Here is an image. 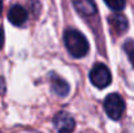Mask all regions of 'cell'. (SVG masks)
<instances>
[{
  "instance_id": "cell-1",
  "label": "cell",
  "mask_w": 134,
  "mask_h": 133,
  "mask_svg": "<svg viewBox=\"0 0 134 133\" xmlns=\"http://www.w3.org/2000/svg\"><path fill=\"white\" fill-rule=\"evenodd\" d=\"M64 42H65V47L68 52L73 57L80 59V57H83L89 52V42L86 37L76 29H68L65 31Z\"/></svg>"
},
{
  "instance_id": "cell-2",
  "label": "cell",
  "mask_w": 134,
  "mask_h": 133,
  "mask_svg": "<svg viewBox=\"0 0 134 133\" xmlns=\"http://www.w3.org/2000/svg\"><path fill=\"white\" fill-rule=\"evenodd\" d=\"M103 107L105 114L108 115V118H111L112 120H119L125 111V102L121 98V95L113 93L105 97L104 102H103Z\"/></svg>"
},
{
  "instance_id": "cell-3",
  "label": "cell",
  "mask_w": 134,
  "mask_h": 133,
  "mask_svg": "<svg viewBox=\"0 0 134 133\" xmlns=\"http://www.w3.org/2000/svg\"><path fill=\"white\" fill-rule=\"evenodd\" d=\"M90 81L98 89H104L109 86L111 81H112V75H111L108 67H105L102 63L94 65L90 71Z\"/></svg>"
},
{
  "instance_id": "cell-4",
  "label": "cell",
  "mask_w": 134,
  "mask_h": 133,
  "mask_svg": "<svg viewBox=\"0 0 134 133\" xmlns=\"http://www.w3.org/2000/svg\"><path fill=\"white\" fill-rule=\"evenodd\" d=\"M53 124L57 132H72L76 127L74 119L68 112H63V111L55 116Z\"/></svg>"
},
{
  "instance_id": "cell-5",
  "label": "cell",
  "mask_w": 134,
  "mask_h": 133,
  "mask_svg": "<svg viewBox=\"0 0 134 133\" xmlns=\"http://www.w3.org/2000/svg\"><path fill=\"white\" fill-rule=\"evenodd\" d=\"M8 20L10 24H13L16 26H21L27 20V12L24 7L16 4L8 10Z\"/></svg>"
},
{
  "instance_id": "cell-6",
  "label": "cell",
  "mask_w": 134,
  "mask_h": 133,
  "mask_svg": "<svg viewBox=\"0 0 134 133\" xmlns=\"http://www.w3.org/2000/svg\"><path fill=\"white\" fill-rule=\"evenodd\" d=\"M51 88L53 90V93L59 97H66L69 94V85L65 80H63L61 77H59L57 75H52L51 76Z\"/></svg>"
},
{
  "instance_id": "cell-7",
  "label": "cell",
  "mask_w": 134,
  "mask_h": 133,
  "mask_svg": "<svg viewBox=\"0 0 134 133\" xmlns=\"http://www.w3.org/2000/svg\"><path fill=\"white\" fill-rule=\"evenodd\" d=\"M74 4V8L82 14V16H92L96 12V5L94 0H72Z\"/></svg>"
},
{
  "instance_id": "cell-8",
  "label": "cell",
  "mask_w": 134,
  "mask_h": 133,
  "mask_svg": "<svg viewBox=\"0 0 134 133\" xmlns=\"http://www.w3.org/2000/svg\"><path fill=\"white\" fill-rule=\"evenodd\" d=\"M109 24L117 34H122L128 30V20L122 14H113L109 17Z\"/></svg>"
},
{
  "instance_id": "cell-9",
  "label": "cell",
  "mask_w": 134,
  "mask_h": 133,
  "mask_svg": "<svg viewBox=\"0 0 134 133\" xmlns=\"http://www.w3.org/2000/svg\"><path fill=\"white\" fill-rule=\"evenodd\" d=\"M104 3L108 5V8H111L115 12H121L125 8L126 0H104Z\"/></svg>"
},
{
  "instance_id": "cell-10",
  "label": "cell",
  "mask_w": 134,
  "mask_h": 133,
  "mask_svg": "<svg viewBox=\"0 0 134 133\" xmlns=\"http://www.w3.org/2000/svg\"><path fill=\"white\" fill-rule=\"evenodd\" d=\"M125 51L126 54L129 55V59H130V63L134 67V42H128L125 43Z\"/></svg>"
},
{
  "instance_id": "cell-11",
  "label": "cell",
  "mask_w": 134,
  "mask_h": 133,
  "mask_svg": "<svg viewBox=\"0 0 134 133\" xmlns=\"http://www.w3.org/2000/svg\"><path fill=\"white\" fill-rule=\"evenodd\" d=\"M3 44H4V33H3V29L0 28V50H1Z\"/></svg>"
},
{
  "instance_id": "cell-12",
  "label": "cell",
  "mask_w": 134,
  "mask_h": 133,
  "mask_svg": "<svg viewBox=\"0 0 134 133\" xmlns=\"http://www.w3.org/2000/svg\"><path fill=\"white\" fill-rule=\"evenodd\" d=\"M1 10H3V1L0 0V14H1Z\"/></svg>"
}]
</instances>
